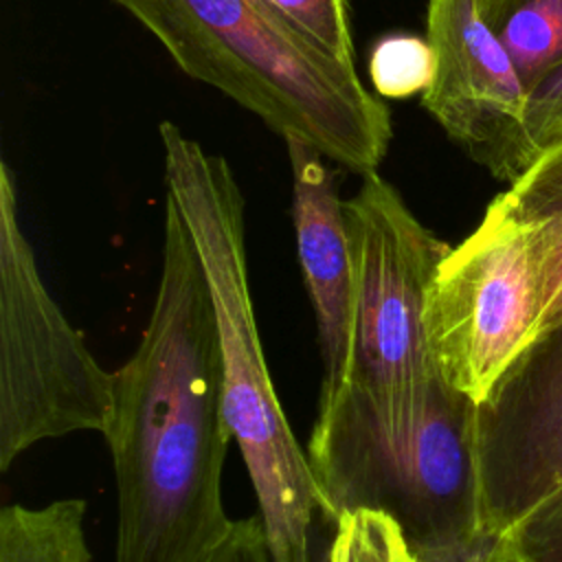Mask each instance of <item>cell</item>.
<instances>
[{"label": "cell", "mask_w": 562, "mask_h": 562, "mask_svg": "<svg viewBox=\"0 0 562 562\" xmlns=\"http://www.w3.org/2000/svg\"><path fill=\"white\" fill-rule=\"evenodd\" d=\"M292 167V220L296 255L316 316L321 389L318 408L327 411L342 393L349 373L356 270L345 202L323 154L296 136H285Z\"/></svg>", "instance_id": "cell-10"}, {"label": "cell", "mask_w": 562, "mask_h": 562, "mask_svg": "<svg viewBox=\"0 0 562 562\" xmlns=\"http://www.w3.org/2000/svg\"><path fill=\"white\" fill-rule=\"evenodd\" d=\"M86 512L81 498L7 505L0 512V562H92Z\"/></svg>", "instance_id": "cell-12"}, {"label": "cell", "mask_w": 562, "mask_h": 562, "mask_svg": "<svg viewBox=\"0 0 562 562\" xmlns=\"http://www.w3.org/2000/svg\"><path fill=\"white\" fill-rule=\"evenodd\" d=\"M529 92L562 68V0H481Z\"/></svg>", "instance_id": "cell-13"}, {"label": "cell", "mask_w": 562, "mask_h": 562, "mask_svg": "<svg viewBox=\"0 0 562 562\" xmlns=\"http://www.w3.org/2000/svg\"><path fill=\"white\" fill-rule=\"evenodd\" d=\"M540 277L522 233L494 206L439 263L424 312L443 380L476 404L531 342Z\"/></svg>", "instance_id": "cell-7"}, {"label": "cell", "mask_w": 562, "mask_h": 562, "mask_svg": "<svg viewBox=\"0 0 562 562\" xmlns=\"http://www.w3.org/2000/svg\"><path fill=\"white\" fill-rule=\"evenodd\" d=\"M353 252L356 301L347 384L389 432L417 415L437 371L424 312L432 277L452 246L430 233L393 184L369 171L345 202Z\"/></svg>", "instance_id": "cell-5"}, {"label": "cell", "mask_w": 562, "mask_h": 562, "mask_svg": "<svg viewBox=\"0 0 562 562\" xmlns=\"http://www.w3.org/2000/svg\"><path fill=\"white\" fill-rule=\"evenodd\" d=\"M114 411L105 371L50 296L0 165V470L44 439L103 435Z\"/></svg>", "instance_id": "cell-6"}, {"label": "cell", "mask_w": 562, "mask_h": 562, "mask_svg": "<svg viewBox=\"0 0 562 562\" xmlns=\"http://www.w3.org/2000/svg\"><path fill=\"white\" fill-rule=\"evenodd\" d=\"M191 77L222 90L274 132L325 158L375 171L391 140L389 110L353 64L312 40L268 0H114Z\"/></svg>", "instance_id": "cell-3"}, {"label": "cell", "mask_w": 562, "mask_h": 562, "mask_svg": "<svg viewBox=\"0 0 562 562\" xmlns=\"http://www.w3.org/2000/svg\"><path fill=\"white\" fill-rule=\"evenodd\" d=\"M476 450L494 542L562 485V323L538 334L476 404Z\"/></svg>", "instance_id": "cell-9"}, {"label": "cell", "mask_w": 562, "mask_h": 562, "mask_svg": "<svg viewBox=\"0 0 562 562\" xmlns=\"http://www.w3.org/2000/svg\"><path fill=\"white\" fill-rule=\"evenodd\" d=\"M400 527L380 512H345L329 520L321 562H411Z\"/></svg>", "instance_id": "cell-14"}, {"label": "cell", "mask_w": 562, "mask_h": 562, "mask_svg": "<svg viewBox=\"0 0 562 562\" xmlns=\"http://www.w3.org/2000/svg\"><path fill=\"white\" fill-rule=\"evenodd\" d=\"M485 558L492 562H562V485L507 527Z\"/></svg>", "instance_id": "cell-15"}, {"label": "cell", "mask_w": 562, "mask_h": 562, "mask_svg": "<svg viewBox=\"0 0 562 562\" xmlns=\"http://www.w3.org/2000/svg\"><path fill=\"white\" fill-rule=\"evenodd\" d=\"M338 59L353 64L347 0H268Z\"/></svg>", "instance_id": "cell-17"}, {"label": "cell", "mask_w": 562, "mask_h": 562, "mask_svg": "<svg viewBox=\"0 0 562 562\" xmlns=\"http://www.w3.org/2000/svg\"><path fill=\"white\" fill-rule=\"evenodd\" d=\"M490 206L505 215L529 244L542 290L536 338L562 323V136L547 145Z\"/></svg>", "instance_id": "cell-11"}, {"label": "cell", "mask_w": 562, "mask_h": 562, "mask_svg": "<svg viewBox=\"0 0 562 562\" xmlns=\"http://www.w3.org/2000/svg\"><path fill=\"white\" fill-rule=\"evenodd\" d=\"M305 452L325 520L380 512L400 527L417 562H479L492 549L483 520L476 402L439 369L404 428L389 432L340 395L316 413Z\"/></svg>", "instance_id": "cell-4"}, {"label": "cell", "mask_w": 562, "mask_h": 562, "mask_svg": "<svg viewBox=\"0 0 562 562\" xmlns=\"http://www.w3.org/2000/svg\"><path fill=\"white\" fill-rule=\"evenodd\" d=\"M165 200L180 213L200 257L220 336L224 417L246 463L272 562H310L321 514L307 452L272 386L248 283L244 195L228 162L180 127L160 125Z\"/></svg>", "instance_id": "cell-2"}, {"label": "cell", "mask_w": 562, "mask_h": 562, "mask_svg": "<svg viewBox=\"0 0 562 562\" xmlns=\"http://www.w3.org/2000/svg\"><path fill=\"white\" fill-rule=\"evenodd\" d=\"M209 562H272L268 536L259 516L239 518Z\"/></svg>", "instance_id": "cell-19"}, {"label": "cell", "mask_w": 562, "mask_h": 562, "mask_svg": "<svg viewBox=\"0 0 562 562\" xmlns=\"http://www.w3.org/2000/svg\"><path fill=\"white\" fill-rule=\"evenodd\" d=\"M490 562H492V560H490Z\"/></svg>", "instance_id": "cell-20"}, {"label": "cell", "mask_w": 562, "mask_h": 562, "mask_svg": "<svg viewBox=\"0 0 562 562\" xmlns=\"http://www.w3.org/2000/svg\"><path fill=\"white\" fill-rule=\"evenodd\" d=\"M432 48L428 40L417 35L382 37L373 46L369 59L373 88L391 99L426 90L432 79Z\"/></svg>", "instance_id": "cell-16"}, {"label": "cell", "mask_w": 562, "mask_h": 562, "mask_svg": "<svg viewBox=\"0 0 562 562\" xmlns=\"http://www.w3.org/2000/svg\"><path fill=\"white\" fill-rule=\"evenodd\" d=\"M432 79L424 105L470 158L512 184L540 156L529 132V88L481 0H428Z\"/></svg>", "instance_id": "cell-8"}, {"label": "cell", "mask_w": 562, "mask_h": 562, "mask_svg": "<svg viewBox=\"0 0 562 562\" xmlns=\"http://www.w3.org/2000/svg\"><path fill=\"white\" fill-rule=\"evenodd\" d=\"M103 437L116 479L114 562H209L235 522L222 501L233 437L206 277L167 200L154 307L136 351L114 371Z\"/></svg>", "instance_id": "cell-1"}, {"label": "cell", "mask_w": 562, "mask_h": 562, "mask_svg": "<svg viewBox=\"0 0 562 562\" xmlns=\"http://www.w3.org/2000/svg\"><path fill=\"white\" fill-rule=\"evenodd\" d=\"M529 132L538 151L562 136V68L531 90Z\"/></svg>", "instance_id": "cell-18"}]
</instances>
